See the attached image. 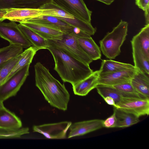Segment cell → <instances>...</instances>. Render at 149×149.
<instances>
[{
	"instance_id": "6da1fadb",
	"label": "cell",
	"mask_w": 149,
	"mask_h": 149,
	"mask_svg": "<svg viewBox=\"0 0 149 149\" xmlns=\"http://www.w3.org/2000/svg\"><path fill=\"white\" fill-rule=\"evenodd\" d=\"M35 84L45 99L52 106L67 110L70 95L64 84L61 83L40 62L34 65Z\"/></svg>"
},
{
	"instance_id": "7a4b0ae2",
	"label": "cell",
	"mask_w": 149,
	"mask_h": 149,
	"mask_svg": "<svg viewBox=\"0 0 149 149\" xmlns=\"http://www.w3.org/2000/svg\"><path fill=\"white\" fill-rule=\"evenodd\" d=\"M55 62L54 69L63 81L73 85L85 79L93 72L88 65L58 49L49 46Z\"/></svg>"
},
{
	"instance_id": "3957f363",
	"label": "cell",
	"mask_w": 149,
	"mask_h": 149,
	"mask_svg": "<svg viewBox=\"0 0 149 149\" xmlns=\"http://www.w3.org/2000/svg\"><path fill=\"white\" fill-rule=\"evenodd\" d=\"M128 23L121 20L110 32L100 41V49L103 54L110 59H115L121 52V47L127 35Z\"/></svg>"
},
{
	"instance_id": "277c9868",
	"label": "cell",
	"mask_w": 149,
	"mask_h": 149,
	"mask_svg": "<svg viewBox=\"0 0 149 149\" xmlns=\"http://www.w3.org/2000/svg\"><path fill=\"white\" fill-rule=\"evenodd\" d=\"M47 40L49 46L61 50L88 65L93 61L81 48L77 38L71 35L63 33L61 39Z\"/></svg>"
},
{
	"instance_id": "5b68a950",
	"label": "cell",
	"mask_w": 149,
	"mask_h": 149,
	"mask_svg": "<svg viewBox=\"0 0 149 149\" xmlns=\"http://www.w3.org/2000/svg\"><path fill=\"white\" fill-rule=\"evenodd\" d=\"M30 65L25 66L0 85V100L4 102L15 96L29 74Z\"/></svg>"
},
{
	"instance_id": "8992f818",
	"label": "cell",
	"mask_w": 149,
	"mask_h": 149,
	"mask_svg": "<svg viewBox=\"0 0 149 149\" xmlns=\"http://www.w3.org/2000/svg\"><path fill=\"white\" fill-rule=\"evenodd\" d=\"M0 37L8 41L10 44L20 46L23 48L32 46L15 22H0Z\"/></svg>"
},
{
	"instance_id": "52a82bcc",
	"label": "cell",
	"mask_w": 149,
	"mask_h": 149,
	"mask_svg": "<svg viewBox=\"0 0 149 149\" xmlns=\"http://www.w3.org/2000/svg\"><path fill=\"white\" fill-rule=\"evenodd\" d=\"M52 2L73 16L91 23L92 12L83 0H52Z\"/></svg>"
},
{
	"instance_id": "ba28073f",
	"label": "cell",
	"mask_w": 149,
	"mask_h": 149,
	"mask_svg": "<svg viewBox=\"0 0 149 149\" xmlns=\"http://www.w3.org/2000/svg\"><path fill=\"white\" fill-rule=\"evenodd\" d=\"M117 105L118 108L131 113L139 118L149 114V99L123 96Z\"/></svg>"
},
{
	"instance_id": "9c48e42d",
	"label": "cell",
	"mask_w": 149,
	"mask_h": 149,
	"mask_svg": "<svg viewBox=\"0 0 149 149\" xmlns=\"http://www.w3.org/2000/svg\"><path fill=\"white\" fill-rule=\"evenodd\" d=\"M72 123L70 121H63L34 125L33 131L41 133L48 139H65L67 132Z\"/></svg>"
},
{
	"instance_id": "30bf717a",
	"label": "cell",
	"mask_w": 149,
	"mask_h": 149,
	"mask_svg": "<svg viewBox=\"0 0 149 149\" xmlns=\"http://www.w3.org/2000/svg\"><path fill=\"white\" fill-rule=\"evenodd\" d=\"M23 22H29L40 24L58 30L64 34H67L70 33L72 26L56 17L45 15H40L30 18Z\"/></svg>"
},
{
	"instance_id": "8fae6325",
	"label": "cell",
	"mask_w": 149,
	"mask_h": 149,
	"mask_svg": "<svg viewBox=\"0 0 149 149\" xmlns=\"http://www.w3.org/2000/svg\"><path fill=\"white\" fill-rule=\"evenodd\" d=\"M136 71L135 67L99 76L98 84L112 86L130 82Z\"/></svg>"
},
{
	"instance_id": "7c38bea8",
	"label": "cell",
	"mask_w": 149,
	"mask_h": 149,
	"mask_svg": "<svg viewBox=\"0 0 149 149\" xmlns=\"http://www.w3.org/2000/svg\"><path fill=\"white\" fill-rule=\"evenodd\" d=\"M103 120L95 119L72 123L69 128L68 138L84 135L99 129L103 127Z\"/></svg>"
},
{
	"instance_id": "4fadbf2b",
	"label": "cell",
	"mask_w": 149,
	"mask_h": 149,
	"mask_svg": "<svg viewBox=\"0 0 149 149\" xmlns=\"http://www.w3.org/2000/svg\"><path fill=\"white\" fill-rule=\"evenodd\" d=\"M134 66L149 75V59L146 56L136 35L131 40Z\"/></svg>"
},
{
	"instance_id": "5bb4252c",
	"label": "cell",
	"mask_w": 149,
	"mask_h": 149,
	"mask_svg": "<svg viewBox=\"0 0 149 149\" xmlns=\"http://www.w3.org/2000/svg\"><path fill=\"white\" fill-rule=\"evenodd\" d=\"M42 9L31 8L7 9V13L3 18L10 21L24 22L30 18L41 15Z\"/></svg>"
},
{
	"instance_id": "9a60e30c",
	"label": "cell",
	"mask_w": 149,
	"mask_h": 149,
	"mask_svg": "<svg viewBox=\"0 0 149 149\" xmlns=\"http://www.w3.org/2000/svg\"><path fill=\"white\" fill-rule=\"evenodd\" d=\"M52 0H0V9L31 8L39 9Z\"/></svg>"
},
{
	"instance_id": "2e32d148",
	"label": "cell",
	"mask_w": 149,
	"mask_h": 149,
	"mask_svg": "<svg viewBox=\"0 0 149 149\" xmlns=\"http://www.w3.org/2000/svg\"><path fill=\"white\" fill-rule=\"evenodd\" d=\"M99 76L98 70L93 71L88 77L72 85L74 94L81 96L87 95L98 85V79Z\"/></svg>"
},
{
	"instance_id": "e0dca14e",
	"label": "cell",
	"mask_w": 149,
	"mask_h": 149,
	"mask_svg": "<svg viewBox=\"0 0 149 149\" xmlns=\"http://www.w3.org/2000/svg\"><path fill=\"white\" fill-rule=\"evenodd\" d=\"M136 69L130 83L141 96L149 99V75Z\"/></svg>"
},
{
	"instance_id": "ac0fdd59",
	"label": "cell",
	"mask_w": 149,
	"mask_h": 149,
	"mask_svg": "<svg viewBox=\"0 0 149 149\" xmlns=\"http://www.w3.org/2000/svg\"><path fill=\"white\" fill-rule=\"evenodd\" d=\"M22 127L21 120L14 113L5 107L0 109V128L15 130Z\"/></svg>"
},
{
	"instance_id": "d6986e66",
	"label": "cell",
	"mask_w": 149,
	"mask_h": 149,
	"mask_svg": "<svg viewBox=\"0 0 149 149\" xmlns=\"http://www.w3.org/2000/svg\"><path fill=\"white\" fill-rule=\"evenodd\" d=\"M46 40L61 39L64 33L61 31L40 24L29 22L20 23Z\"/></svg>"
},
{
	"instance_id": "ffe728a7",
	"label": "cell",
	"mask_w": 149,
	"mask_h": 149,
	"mask_svg": "<svg viewBox=\"0 0 149 149\" xmlns=\"http://www.w3.org/2000/svg\"><path fill=\"white\" fill-rule=\"evenodd\" d=\"M79 44L83 51L93 60L101 58V52L91 37L77 38Z\"/></svg>"
},
{
	"instance_id": "44dd1931",
	"label": "cell",
	"mask_w": 149,
	"mask_h": 149,
	"mask_svg": "<svg viewBox=\"0 0 149 149\" xmlns=\"http://www.w3.org/2000/svg\"><path fill=\"white\" fill-rule=\"evenodd\" d=\"M113 112L116 119V127H128L139 121L138 117L120 108L114 107Z\"/></svg>"
},
{
	"instance_id": "7402d4cb",
	"label": "cell",
	"mask_w": 149,
	"mask_h": 149,
	"mask_svg": "<svg viewBox=\"0 0 149 149\" xmlns=\"http://www.w3.org/2000/svg\"><path fill=\"white\" fill-rule=\"evenodd\" d=\"M38 50L37 48L32 46L27 48L23 51L22 53L21 58L5 80L3 83L25 66L30 65L32 62L34 56Z\"/></svg>"
},
{
	"instance_id": "603a6c76",
	"label": "cell",
	"mask_w": 149,
	"mask_h": 149,
	"mask_svg": "<svg viewBox=\"0 0 149 149\" xmlns=\"http://www.w3.org/2000/svg\"><path fill=\"white\" fill-rule=\"evenodd\" d=\"M135 68L130 64L124 63L112 59L103 60L100 69L99 76Z\"/></svg>"
},
{
	"instance_id": "cb8c5ba5",
	"label": "cell",
	"mask_w": 149,
	"mask_h": 149,
	"mask_svg": "<svg viewBox=\"0 0 149 149\" xmlns=\"http://www.w3.org/2000/svg\"><path fill=\"white\" fill-rule=\"evenodd\" d=\"M18 26L32 46L38 50L42 49H47L49 47L47 40L37 33L20 23L18 24Z\"/></svg>"
},
{
	"instance_id": "d4e9b609",
	"label": "cell",
	"mask_w": 149,
	"mask_h": 149,
	"mask_svg": "<svg viewBox=\"0 0 149 149\" xmlns=\"http://www.w3.org/2000/svg\"><path fill=\"white\" fill-rule=\"evenodd\" d=\"M39 9H42L41 15L73 18L74 16L52 2L46 3Z\"/></svg>"
},
{
	"instance_id": "484cf974",
	"label": "cell",
	"mask_w": 149,
	"mask_h": 149,
	"mask_svg": "<svg viewBox=\"0 0 149 149\" xmlns=\"http://www.w3.org/2000/svg\"><path fill=\"white\" fill-rule=\"evenodd\" d=\"M23 49L21 46L10 44L0 49V67L8 61L22 54Z\"/></svg>"
},
{
	"instance_id": "4316f807",
	"label": "cell",
	"mask_w": 149,
	"mask_h": 149,
	"mask_svg": "<svg viewBox=\"0 0 149 149\" xmlns=\"http://www.w3.org/2000/svg\"><path fill=\"white\" fill-rule=\"evenodd\" d=\"M56 17L72 26L81 29L91 36L94 35L96 31V28L93 26L91 23L86 22L74 17L73 18Z\"/></svg>"
},
{
	"instance_id": "83f0119b",
	"label": "cell",
	"mask_w": 149,
	"mask_h": 149,
	"mask_svg": "<svg viewBox=\"0 0 149 149\" xmlns=\"http://www.w3.org/2000/svg\"><path fill=\"white\" fill-rule=\"evenodd\" d=\"M96 88L103 99L107 96L110 97L113 99L116 105L124 96L122 93L111 86L98 84Z\"/></svg>"
},
{
	"instance_id": "f1b7e54d",
	"label": "cell",
	"mask_w": 149,
	"mask_h": 149,
	"mask_svg": "<svg viewBox=\"0 0 149 149\" xmlns=\"http://www.w3.org/2000/svg\"><path fill=\"white\" fill-rule=\"evenodd\" d=\"M136 35L146 56L149 59V24H146Z\"/></svg>"
},
{
	"instance_id": "f546056e",
	"label": "cell",
	"mask_w": 149,
	"mask_h": 149,
	"mask_svg": "<svg viewBox=\"0 0 149 149\" xmlns=\"http://www.w3.org/2000/svg\"><path fill=\"white\" fill-rule=\"evenodd\" d=\"M22 55V53L11 59L0 67V83H3Z\"/></svg>"
},
{
	"instance_id": "4dcf8cb0",
	"label": "cell",
	"mask_w": 149,
	"mask_h": 149,
	"mask_svg": "<svg viewBox=\"0 0 149 149\" xmlns=\"http://www.w3.org/2000/svg\"><path fill=\"white\" fill-rule=\"evenodd\" d=\"M29 133V129L27 127H22L15 130L0 128V139L19 138Z\"/></svg>"
},
{
	"instance_id": "1f68e13d",
	"label": "cell",
	"mask_w": 149,
	"mask_h": 149,
	"mask_svg": "<svg viewBox=\"0 0 149 149\" xmlns=\"http://www.w3.org/2000/svg\"><path fill=\"white\" fill-rule=\"evenodd\" d=\"M111 86L122 93L124 96L144 98L136 91L130 82H125Z\"/></svg>"
},
{
	"instance_id": "d6a6232c",
	"label": "cell",
	"mask_w": 149,
	"mask_h": 149,
	"mask_svg": "<svg viewBox=\"0 0 149 149\" xmlns=\"http://www.w3.org/2000/svg\"><path fill=\"white\" fill-rule=\"evenodd\" d=\"M116 119L113 112L111 116L108 118L103 122V127L107 128L116 127Z\"/></svg>"
},
{
	"instance_id": "836d02e7",
	"label": "cell",
	"mask_w": 149,
	"mask_h": 149,
	"mask_svg": "<svg viewBox=\"0 0 149 149\" xmlns=\"http://www.w3.org/2000/svg\"><path fill=\"white\" fill-rule=\"evenodd\" d=\"M70 34L71 35L77 38H88L91 36L81 29L72 26L71 31Z\"/></svg>"
},
{
	"instance_id": "e575fe53",
	"label": "cell",
	"mask_w": 149,
	"mask_h": 149,
	"mask_svg": "<svg viewBox=\"0 0 149 149\" xmlns=\"http://www.w3.org/2000/svg\"><path fill=\"white\" fill-rule=\"evenodd\" d=\"M135 3L144 11L149 9V0H135Z\"/></svg>"
},
{
	"instance_id": "d590c367",
	"label": "cell",
	"mask_w": 149,
	"mask_h": 149,
	"mask_svg": "<svg viewBox=\"0 0 149 149\" xmlns=\"http://www.w3.org/2000/svg\"><path fill=\"white\" fill-rule=\"evenodd\" d=\"M103 99L108 104L112 105L114 107L118 108V107L116 104L113 99L112 98L109 96H107L104 98Z\"/></svg>"
},
{
	"instance_id": "8d00e7d4",
	"label": "cell",
	"mask_w": 149,
	"mask_h": 149,
	"mask_svg": "<svg viewBox=\"0 0 149 149\" xmlns=\"http://www.w3.org/2000/svg\"><path fill=\"white\" fill-rule=\"evenodd\" d=\"M7 9H0V22L5 20L3 17L7 13Z\"/></svg>"
},
{
	"instance_id": "74e56055",
	"label": "cell",
	"mask_w": 149,
	"mask_h": 149,
	"mask_svg": "<svg viewBox=\"0 0 149 149\" xmlns=\"http://www.w3.org/2000/svg\"><path fill=\"white\" fill-rule=\"evenodd\" d=\"M149 10L148 9L144 11L146 24H149Z\"/></svg>"
},
{
	"instance_id": "f35d334b",
	"label": "cell",
	"mask_w": 149,
	"mask_h": 149,
	"mask_svg": "<svg viewBox=\"0 0 149 149\" xmlns=\"http://www.w3.org/2000/svg\"><path fill=\"white\" fill-rule=\"evenodd\" d=\"M99 1L107 5H110L114 1V0H96Z\"/></svg>"
},
{
	"instance_id": "ab89813d",
	"label": "cell",
	"mask_w": 149,
	"mask_h": 149,
	"mask_svg": "<svg viewBox=\"0 0 149 149\" xmlns=\"http://www.w3.org/2000/svg\"><path fill=\"white\" fill-rule=\"evenodd\" d=\"M3 104V102L0 100V109L3 108L4 107Z\"/></svg>"
},
{
	"instance_id": "60d3db41",
	"label": "cell",
	"mask_w": 149,
	"mask_h": 149,
	"mask_svg": "<svg viewBox=\"0 0 149 149\" xmlns=\"http://www.w3.org/2000/svg\"><path fill=\"white\" fill-rule=\"evenodd\" d=\"M2 84L1 83H0V85Z\"/></svg>"
}]
</instances>
